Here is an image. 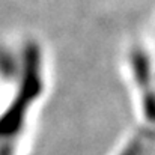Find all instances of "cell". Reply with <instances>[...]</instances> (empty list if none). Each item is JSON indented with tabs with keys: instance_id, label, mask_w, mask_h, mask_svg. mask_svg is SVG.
Masks as SVG:
<instances>
[{
	"instance_id": "6da1fadb",
	"label": "cell",
	"mask_w": 155,
	"mask_h": 155,
	"mask_svg": "<svg viewBox=\"0 0 155 155\" xmlns=\"http://www.w3.org/2000/svg\"><path fill=\"white\" fill-rule=\"evenodd\" d=\"M42 87L41 81V59H39V50L35 45H29L26 48L24 56V71L21 77V84L18 89V94L8 108L5 117H3V127L2 134L5 137H14L21 125L26 114V110L33 100L39 95Z\"/></svg>"
},
{
	"instance_id": "7a4b0ae2",
	"label": "cell",
	"mask_w": 155,
	"mask_h": 155,
	"mask_svg": "<svg viewBox=\"0 0 155 155\" xmlns=\"http://www.w3.org/2000/svg\"><path fill=\"white\" fill-rule=\"evenodd\" d=\"M134 69H136V75H137V81L142 86V91H145L143 94V103H145V110L149 119L155 120V100L151 97L149 91V65H148V59L146 56H143L142 53H137L134 56Z\"/></svg>"
},
{
	"instance_id": "3957f363",
	"label": "cell",
	"mask_w": 155,
	"mask_h": 155,
	"mask_svg": "<svg viewBox=\"0 0 155 155\" xmlns=\"http://www.w3.org/2000/svg\"><path fill=\"white\" fill-rule=\"evenodd\" d=\"M139 152H140V146H139V143L134 142L125 149V152L122 155H139Z\"/></svg>"
}]
</instances>
